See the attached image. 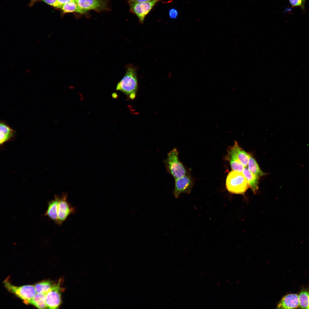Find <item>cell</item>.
<instances>
[{"instance_id":"obj_1","label":"cell","mask_w":309,"mask_h":309,"mask_svg":"<svg viewBox=\"0 0 309 309\" xmlns=\"http://www.w3.org/2000/svg\"><path fill=\"white\" fill-rule=\"evenodd\" d=\"M138 88L136 69L132 64L128 65L125 74L117 84L116 90L122 92L133 100L135 97Z\"/></svg>"},{"instance_id":"obj_2","label":"cell","mask_w":309,"mask_h":309,"mask_svg":"<svg viewBox=\"0 0 309 309\" xmlns=\"http://www.w3.org/2000/svg\"><path fill=\"white\" fill-rule=\"evenodd\" d=\"M226 186L230 193L235 194L244 193L249 187L242 172L232 171L227 175Z\"/></svg>"},{"instance_id":"obj_3","label":"cell","mask_w":309,"mask_h":309,"mask_svg":"<svg viewBox=\"0 0 309 309\" xmlns=\"http://www.w3.org/2000/svg\"><path fill=\"white\" fill-rule=\"evenodd\" d=\"M164 163L167 172L173 176L175 180L185 176L186 170L179 160L178 152L176 148L168 154Z\"/></svg>"},{"instance_id":"obj_4","label":"cell","mask_w":309,"mask_h":309,"mask_svg":"<svg viewBox=\"0 0 309 309\" xmlns=\"http://www.w3.org/2000/svg\"><path fill=\"white\" fill-rule=\"evenodd\" d=\"M3 283L9 291L23 300L26 304H28L29 301L36 294L34 286L32 285L16 286L12 284L7 279Z\"/></svg>"},{"instance_id":"obj_5","label":"cell","mask_w":309,"mask_h":309,"mask_svg":"<svg viewBox=\"0 0 309 309\" xmlns=\"http://www.w3.org/2000/svg\"><path fill=\"white\" fill-rule=\"evenodd\" d=\"M62 280L60 279L57 283L54 284L46 294V300L47 308L57 309L62 304V293L64 291V288L61 286Z\"/></svg>"},{"instance_id":"obj_6","label":"cell","mask_w":309,"mask_h":309,"mask_svg":"<svg viewBox=\"0 0 309 309\" xmlns=\"http://www.w3.org/2000/svg\"><path fill=\"white\" fill-rule=\"evenodd\" d=\"M162 0H152L143 2L129 4L130 11L135 14L141 23H143L146 15L158 2Z\"/></svg>"},{"instance_id":"obj_7","label":"cell","mask_w":309,"mask_h":309,"mask_svg":"<svg viewBox=\"0 0 309 309\" xmlns=\"http://www.w3.org/2000/svg\"><path fill=\"white\" fill-rule=\"evenodd\" d=\"M67 195L65 193L60 197L58 206V218L56 223L59 225H61L69 215L75 213V208L67 201Z\"/></svg>"},{"instance_id":"obj_8","label":"cell","mask_w":309,"mask_h":309,"mask_svg":"<svg viewBox=\"0 0 309 309\" xmlns=\"http://www.w3.org/2000/svg\"><path fill=\"white\" fill-rule=\"evenodd\" d=\"M76 2L80 13L90 10L102 11L107 8L106 3L103 0H77Z\"/></svg>"},{"instance_id":"obj_9","label":"cell","mask_w":309,"mask_h":309,"mask_svg":"<svg viewBox=\"0 0 309 309\" xmlns=\"http://www.w3.org/2000/svg\"><path fill=\"white\" fill-rule=\"evenodd\" d=\"M192 186V181L189 177L184 176L175 180L174 196L178 198L182 193H189Z\"/></svg>"},{"instance_id":"obj_10","label":"cell","mask_w":309,"mask_h":309,"mask_svg":"<svg viewBox=\"0 0 309 309\" xmlns=\"http://www.w3.org/2000/svg\"><path fill=\"white\" fill-rule=\"evenodd\" d=\"M299 306L298 295L297 294H290L284 296L278 304V309H294Z\"/></svg>"},{"instance_id":"obj_11","label":"cell","mask_w":309,"mask_h":309,"mask_svg":"<svg viewBox=\"0 0 309 309\" xmlns=\"http://www.w3.org/2000/svg\"><path fill=\"white\" fill-rule=\"evenodd\" d=\"M15 131L7 124L3 120L0 123V144H3L5 142L13 139L15 136Z\"/></svg>"},{"instance_id":"obj_12","label":"cell","mask_w":309,"mask_h":309,"mask_svg":"<svg viewBox=\"0 0 309 309\" xmlns=\"http://www.w3.org/2000/svg\"><path fill=\"white\" fill-rule=\"evenodd\" d=\"M60 197L55 195L53 199L48 203V206L44 215L49 217L56 223L58 218V210Z\"/></svg>"},{"instance_id":"obj_13","label":"cell","mask_w":309,"mask_h":309,"mask_svg":"<svg viewBox=\"0 0 309 309\" xmlns=\"http://www.w3.org/2000/svg\"><path fill=\"white\" fill-rule=\"evenodd\" d=\"M226 159L229 162L233 171L242 172L244 167L239 160L233 146L229 149Z\"/></svg>"},{"instance_id":"obj_14","label":"cell","mask_w":309,"mask_h":309,"mask_svg":"<svg viewBox=\"0 0 309 309\" xmlns=\"http://www.w3.org/2000/svg\"><path fill=\"white\" fill-rule=\"evenodd\" d=\"M242 173L247 180L253 192L255 193L258 189L259 177L254 175L246 168H244Z\"/></svg>"},{"instance_id":"obj_15","label":"cell","mask_w":309,"mask_h":309,"mask_svg":"<svg viewBox=\"0 0 309 309\" xmlns=\"http://www.w3.org/2000/svg\"><path fill=\"white\" fill-rule=\"evenodd\" d=\"M46 294L36 293L29 301L28 304L33 305L39 309L47 308L46 300Z\"/></svg>"},{"instance_id":"obj_16","label":"cell","mask_w":309,"mask_h":309,"mask_svg":"<svg viewBox=\"0 0 309 309\" xmlns=\"http://www.w3.org/2000/svg\"><path fill=\"white\" fill-rule=\"evenodd\" d=\"M233 146L235 149L237 157L240 162L244 167H246L248 165L250 154L243 150L236 141H235Z\"/></svg>"},{"instance_id":"obj_17","label":"cell","mask_w":309,"mask_h":309,"mask_svg":"<svg viewBox=\"0 0 309 309\" xmlns=\"http://www.w3.org/2000/svg\"><path fill=\"white\" fill-rule=\"evenodd\" d=\"M248 165V170L254 175L260 177L266 175L261 170L255 159L250 155Z\"/></svg>"},{"instance_id":"obj_18","label":"cell","mask_w":309,"mask_h":309,"mask_svg":"<svg viewBox=\"0 0 309 309\" xmlns=\"http://www.w3.org/2000/svg\"><path fill=\"white\" fill-rule=\"evenodd\" d=\"M54 284L49 280H45L35 284L34 286L36 293H47Z\"/></svg>"},{"instance_id":"obj_19","label":"cell","mask_w":309,"mask_h":309,"mask_svg":"<svg viewBox=\"0 0 309 309\" xmlns=\"http://www.w3.org/2000/svg\"><path fill=\"white\" fill-rule=\"evenodd\" d=\"M299 306L301 308L309 309V293L302 291L298 295Z\"/></svg>"},{"instance_id":"obj_20","label":"cell","mask_w":309,"mask_h":309,"mask_svg":"<svg viewBox=\"0 0 309 309\" xmlns=\"http://www.w3.org/2000/svg\"><path fill=\"white\" fill-rule=\"evenodd\" d=\"M61 9L64 13L74 12H79L77 2L74 1L64 4L62 5Z\"/></svg>"},{"instance_id":"obj_21","label":"cell","mask_w":309,"mask_h":309,"mask_svg":"<svg viewBox=\"0 0 309 309\" xmlns=\"http://www.w3.org/2000/svg\"><path fill=\"white\" fill-rule=\"evenodd\" d=\"M42 1L47 4L54 7L62 8V5L57 0H38Z\"/></svg>"},{"instance_id":"obj_22","label":"cell","mask_w":309,"mask_h":309,"mask_svg":"<svg viewBox=\"0 0 309 309\" xmlns=\"http://www.w3.org/2000/svg\"><path fill=\"white\" fill-rule=\"evenodd\" d=\"M289 1L292 6H300L304 9L305 2L303 0H289Z\"/></svg>"},{"instance_id":"obj_23","label":"cell","mask_w":309,"mask_h":309,"mask_svg":"<svg viewBox=\"0 0 309 309\" xmlns=\"http://www.w3.org/2000/svg\"><path fill=\"white\" fill-rule=\"evenodd\" d=\"M169 14L171 18H176L177 15V13L175 9H172L170 11Z\"/></svg>"},{"instance_id":"obj_24","label":"cell","mask_w":309,"mask_h":309,"mask_svg":"<svg viewBox=\"0 0 309 309\" xmlns=\"http://www.w3.org/2000/svg\"><path fill=\"white\" fill-rule=\"evenodd\" d=\"M151 0H127L128 3L129 4L132 3L144 2Z\"/></svg>"},{"instance_id":"obj_25","label":"cell","mask_w":309,"mask_h":309,"mask_svg":"<svg viewBox=\"0 0 309 309\" xmlns=\"http://www.w3.org/2000/svg\"><path fill=\"white\" fill-rule=\"evenodd\" d=\"M58 2L62 5L70 2L71 1H74V0H57Z\"/></svg>"},{"instance_id":"obj_26","label":"cell","mask_w":309,"mask_h":309,"mask_svg":"<svg viewBox=\"0 0 309 309\" xmlns=\"http://www.w3.org/2000/svg\"><path fill=\"white\" fill-rule=\"evenodd\" d=\"M74 0L75 1H76V2L77 0Z\"/></svg>"},{"instance_id":"obj_27","label":"cell","mask_w":309,"mask_h":309,"mask_svg":"<svg viewBox=\"0 0 309 309\" xmlns=\"http://www.w3.org/2000/svg\"><path fill=\"white\" fill-rule=\"evenodd\" d=\"M303 0V1H304V2L305 1V0Z\"/></svg>"},{"instance_id":"obj_28","label":"cell","mask_w":309,"mask_h":309,"mask_svg":"<svg viewBox=\"0 0 309 309\" xmlns=\"http://www.w3.org/2000/svg\"></svg>"}]
</instances>
